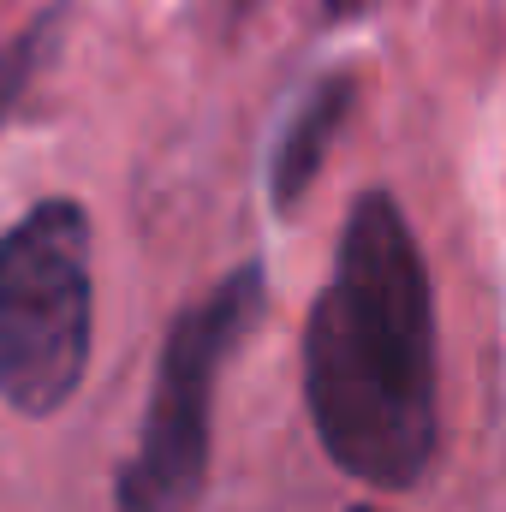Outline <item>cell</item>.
Returning <instances> with one entry per match:
<instances>
[{
	"mask_svg": "<svg viewBox=\"0 0 506 512\" xmlns=\"http://www.w3.org/2000/svg\"><path fill=\"white\" fill-rule=\"evenodd\" d=\"M304 399L322 453L376 489H411L441 447L435 292L387 191H364L346 215L304 322Z\"/></svg>",
	"mask_w": 506,
	"mask_h": 512,
	"instance_id": "obj_1",
	"label": "cell"
},
{
	"mask_svg": "<svg viewBox=\"0 0 506 512\" xmlns=\"http://www.w3.org/2000/svg\"><path fill=\"white\" fill-rule=\"evenodd\" d=\"M90 364V215L36 203L0 233V393L24 417L60 411Z\"/></svg>",
	"mask_w": 506,
	"mask_h": 512,
	"instance_id": "obj_2",
	"label": "cell"
},
{
	"mask_svg": "<svg viewBox=\"0 0 506 512\" xmlns=\"http://www.w3.org/2000/svg\"><path fill=\"white\" fill-rule=\"evenodd\" d=\"M268 286L262 268H233L203 304H191L167 346L161 376L143 417V441L114 483V512H191L209 483V417H215V376L262 322Z\"/></svg>",
	"mask_w": 506,
	"mask_h": 512,
	"instance_id": "obj_3",
	"label": "cell"
},
{
	"mask_svg": "<svg viewBox=\"0 0 506 512\" xmlns=\"http://www.w3.org/2000/svg\"><path fill=\"white\" fill-rule=\"evenodd\" d=\"M352 96H358V78H352V72H334V78H322V84L304 96V108L286 120L280 143H274V167H268V191H274V209H280V215L298 209V197L316 185L328 143L340 137L346 114H352Z\"/></svg>",
	"mask_w": 506,
	"mask_h": 512,
	"instance_id": "obj_4",
	"label": "cell"
},
{
	"mask_svg": "<svg viewBox=\"0 0 506 512\" xmlns=\"http://www.w3.org/2000/svg\"><path fill=\"white\" fill-rule=\"evenodd\" d=\"M54 36H60V6H54V12H42L36 24H24L12 42H0V126L12 120V108L24 102V90H30V84H36V72L48 66Z\"/></svg>",
	"mask_w": 506,
	"mask_h": 512,
	"instance_id": "obj_5",
	"label": "cell"
},
{
	"mask_svg": "<svg viewBox=\"0 0 506 512\" xmlns=\"http://www.w3.org/2000/svg\"><path fill=\"white\" fill-rule=\"evenodd\" d=\"M322 6H328V12H334V18H352V12H364V6H370V0H322Z\"/></svg>",
	"mask_w": 506,
	"mask_h": 512,
	"instance_id": "obj_6",
	"label": "cell"
},
{
	"mask_svg": "<svg viewBox=\"0 0 506 512\" xmlns=\"http://www.w3.org/2000/svg\"><path fill=\"white\" fill-rule=\"evenodd\" d=\"M352 512H376V507H352Z\"/></svg>",
	"mask_w": 506,
	"mask_h": 512,
	"instance_id": "obj_7",
	"label": "cell"
}]
</instances>
